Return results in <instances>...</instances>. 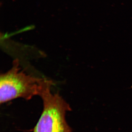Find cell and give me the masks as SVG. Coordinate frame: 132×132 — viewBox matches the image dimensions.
Instances as JSON below:
<instances>
[{"label": "cell", "instance_id": "1", "mask_svg": "<svg viewBox=\"0 0 132 132\" xmlns=\"http://www.w3.org/2000/svg\"><path fill=\"white\" fill-rule=\"evenodd\" d=\"M53 84L51 80L24 72L19 61L15 60L10 70L0 76V103L5 104L19 98L29 100L35 96L40 97Z\"/></svg>", "mask_w": 132, "mask_h": 132}, {"label": "cell", "instance_id": "2", "mask_svg": "<svg viewBox=\"0 0 132 132\" xmlns=\"http://www.w3.org/2000/svg\"><path fill=\"white\" fill-rule=\"evenodd\" d=\"M51 87L46 89L40 97L43 108L33 132H73L66 120L70 105L59 93H53Z\"/></svg>", "mask_w": 132, "mask_h": 132}]
</instances>
